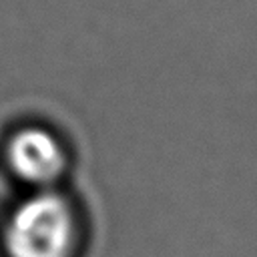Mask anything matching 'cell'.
I'll return each mask as SVG.
<instances>
[{
	"instance_id": "1",
	"label": "cell",
	"mask_w": 257,
	"mask_h": 257,
	"mask_svg": "<svg viewBox=\"0 0 257 257\" xmlns=\"http://www.w3.org/2000/svg\"><path fill=\"white\" fill-rule=\"evenodd\" d=\"M74 239V213L54 193H38L22 201L12 211L4 231L10 257H68Z\"/></svg>"
},
{
	"instance_id": "2",
	"label": "cell",
	"mask_w": 257,
	"mask_h": 257,
	"mask_svg": "<svg viewBox=\"0 0 257 257\" xmlns=\"http://www.w3.org/2000/svg\"><path fill=\"white\" fill-rule=\"evenodd\" d=\"M8 159L16 175L30 183H48L56 179L66 163L60 141L40 126L18 131L10 141Z\"/></svg>"
}]
</instances>
